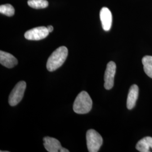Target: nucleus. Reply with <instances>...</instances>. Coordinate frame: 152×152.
Here are the masks:
<instances>
[{
  "label": "nucleus",
  "instance_id": "nucleus-8",
  "mask_svg": "<svg viewBox=\"0 0 152 152\" xmlns=\"http://www.w3.org/2000/svg\"><path fill=\"white\" fill-rule=\"evenodd\" d=\"M18 60L12 55L3 51H0V63L7 68H12L18 64Z\"/></svg>",
  "mask_w": 152,
  "mask_h": 152
},
{
  "label": "nucleus",
  "instance_id": "nucleus-2",
  "mask_svg": "<svg viewBox=\"0 0 152 152\" xmlns=\"http://www.w3.org/2000/svg\"><path fill=\"white\" fill-rule=\"evenodd\" d=\"M92 100L86 91L80 92L73 104V110L77 114H86L92 108Z\"/></svg>",
  "mask_w": 152,
  "mask_h": 152
},
{
  "label": "nucleus",
  "instance_id": "nucleus-10",
  "mask_svg": "<svg viewBox=\"0 0 152 152\" xmlns=\"http://www.w3.org/2000/svg\"><path fill=\"white\" fill-rule=\"evenodd\" d=\"M139 95V87L136 85L131 86L127 99V107L129 109H132L135 106Z\"/></svg>",
  "mask_w": 152,
  "mask_h": 152
},
{
  "label": "nucleus",
  "instance_id": "nucleus-6",
  "mask_svg": "<svg viewBox=\"0 0 152 152\" xmlns=\"http://www.w3.org/2000/svg\"><path fill=\"white\" fill-rule=\"evenodd\" d=\"M115 72V63L114 61L109 62L104 75V87L106 90H110L113 87Z\"/></svg>",
  "mask_w": 152,
  "mask_h": 152
},
{
  "label": "nucleus",
  "instance_id": "nucleus-5",
  "mask_svg": "<svg viewBox=\"0 0 152 152\" xmlns=\"http://www.w3.org/2000/svg\"><path fill=\"white\" fill-rule=\"evenodd\" d=\"M49 34V31L47 27H38L27 31L24 34V37L28 40L39 41L46 38Z\"/></svg>",
  "mask_w": 152,
  "mask_h": 152
},
{
  "label": "nucleus",
  "instance_id": "nucleus-12",
  "mask_svg": "<svg viewBox=\"0 0 152 152\" xmlns=\"http://www.w3.org/2000/svg\"><path fill=\"white\" fill-rule=\"evenodd\" d=\"M144 70L147 76L152 78V56H145L142 59Z\"/></svg>",
  "mask_w": 152,
  "mask_h": 152
},
{
  "label": "nucleus",
  "instance_id": "nucleus-11",
  "mask_svg": "<svg viewBox=\"0 0 152 152\" xmlns=\"http://www.w3.org/2000/svg\"><path fill=\"white\" fill-rule=\"evenodd\" d=\"M136 149L140 152H149L152 151V137L147 136L138 141Z\"/></svg>",
  "mask_w": 152,
  "mask_h": 152
},
{
  "label": "nucleus",
  "instance_id": "nucleus-13",
  "mask_svg": "<svg viewBox=\"0 0 152 152\" xmlns=\"http://www.w3.org/2000/svg\"><path fill=\"white\" fill-rule=\"evenodd\" d=\"M28 5L33 9H39L47 7L49 2L47 0H28Z\"/></svg>",
  "mask_w": 152,
  "mask_h": 152
},
{
  "label": "nucleus",
  "instance_id": "nucleus-14",
  "mask_svg": "<svg viewBox=\"0 0 152 152\" xmlns=\"http://www.w3.org/2000/svg\"><path fill=\"white\" fill-rule=\"evenodd\" d=\"M0 12L7 16H12L14 15L15 9L10 4H5L0 6Z\"/></svg>",
  "mask_w": 152,
  "mask_h": 152
},
{
  "label": "nucleus",
  "instance_id": "nucleus-1",
  "mask_svg": "<svg viewBox=\"0 0 152 152\" xmlns=\"http://www.w3.org/2000/svg\"><path fill=\"white\" fill-rule=\"evenodd\" d=\"M68 51L65 46H60L55 50L49 57L46 67L48 71L53 72L60 68L68 56Z\"/></svg>",
  "mask_w": 152,
  "mask_h": 152
},
{
  "label": "nucleus",
  "instance_id": "nucleus-15",
  "mask_svg": "<svg viewBox=\"0 0 152 152\" xmlns=\"http://www.w3.org/2000/svg\"><path fill=\"white\" fill-rule=\"evenodd\" d=\"M48 31H49V33L52 32L53 31V29H54V28H53V27L52 26H49L48 27Z\"/></svg>",
  "mask_w": 152,
  "mask_h": 152
},
{
  "label": "nucleus",
  "instance_id": "nucleus-3",
  "mask_svg": "<svg viewBox=\"0 0 152 152\" xmlns=\"http://www.w3.org/2000/svg\"><path fill=\"white\" fill-rule=\"evenodd\" d=\"M86 141L88 152H98L103 144V138L97 131L91 129L86 133Z\"/></svg>",
  "mask_w": 152,
  "mask_h": 152
},
{
  "label": "nucleus",
  "instance_id": "nucleus-4",
  "mask_svg": "<svg viewBox=\"0 0 152 152\" xmlns=\"http://www.w3.org/2000/svg\"><path fill=\"white\" fill-rule=\"evenodd\" d=\"M26 86V82L23 81L19 82L16 84L9 97V103L10 106H15L21 102L24 96Z\"/></svg>",
  "mask_w": 152,
  "mask_h": 152
},
{
  "label": "nucleus",
  "instance_id": "nucleus-9",
  "mask_svg": "<svg viewBox=\"0 0 152 152\" xmlns=\"http://www.w3.org/2000/svg\"><path fill=\"white\" fill-rule=\"evenodd\" d=\"M44 145L46 151L49 152H60V149L62 148L58 140L49 136L44 137Z\"/></svg>",
  "mask_w": 152,
  "mask_h": 152
},
{
  "label": "nucleus",
  "instance_id": "nucleus-16",
  "mask_svg": "<svg viewBox=\"0 0 152 152\" xmlns=\"http://www.w3.org/2000/svg\"><path fill=\"white\" fill-rule=\"evenodd\" d=\"M60 152H69V150H68V149H65V148H61V149H60Z\"/></svg>",
  "mask_w": 152,
  "mask_h": 152
},
{
  "label": "nucleus",
  "instance_id": "nucleus-7",
  "mask_svg": "<svg viewBox=\"0 0 152 152\" xmlns=\"http://www.w3.org/2000/svg\"><path fill=\"white\" fill-rule=\"evenodd\" d=\"M100 18L104 30L109 31L112 27V15L108 8L104 7L101 9Z\"/></svg>",
  "mask_w": 152,
  "mask_h": 152
}]
</instances>
